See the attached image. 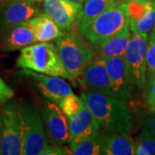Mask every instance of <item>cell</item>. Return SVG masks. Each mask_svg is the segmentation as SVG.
Wrapping results in <instances>:
<instances>
[{
  "mask_svg": "<svg viewBox=\"0 0 155 155\" xmlns=\"http://www.w3.org/2000/svg\"><path fill=\"white\" fill-rule=\"evenodd\" d=\"M81 97L104 134L110 132L128 134L130 131L132 117L125 101L94 91H86Z\"/></svg>",
  "mask_w": 155,
  "mask_h": 155,
  "instance_id": "obj_1",
  "label": "cell"
},
{
  "mask_svg": "<svg viewBox=\"0 0 155 155\" xmlns=\"http://www.w3.org/2000/svg\"><path fill=\"white\" fill-rule=\"evenodd\" d=\"M16 65L22 69L70 79L56 46L50 42L31 44L22 48Z\"/></svg>",
  "mask_w": 155,
  "mask_h": 155,
  "instance_id": "obj_2",
  "label": "cell"
},
{
  "mask_svg": "<svg viewBox=\"0 0 155 155\" xmlns=\"http://www.w3.org/2000/svg\"><path fill=\"white\" fill-rule=\"evenodd\" d=\"M55 44L71 80L77 78L94 60V49L79 35L64 32L56 39Z\"/></svg>",
  "mask_w": 155,
  "mask_h": 155,
  "instance_id": "obj_3",
  "label": "cell"
},
{
  "mask_svg": "<svg viewBox=\"0 0 155 155\" xmlns=\"http://www.w3.org/2000/svg\"><path fill=\"white\" fill-rule=\"evenodd\" d=\"M129 26L126 3H116L88 24L79 27V32L92 45L99 44Z\"/></svg>",
  "mask_w": 155,
  "mask_h": 155,
  "instance_id": "obj_4",
  "label": "cell"
},
{
  "mask_svg": "<svg viewBox=\"0 0 155 155\" xmlns=\"http://www.w3.org/2000/svg\"><path fill=\"white\" fill-rule=\"evenodd\" d=\"M22 129V154L40 155L47 145L46 134L37 110L29 103L19 108Z\"/></svg>",
  "mask_w": 155,
  "mask_h": 155,
  "instance_id": "obj_5",
  "label": "cell"
},
{
  "mask_svg": "<svg viewBox=\"0 0 155 155\" xmlns=\"http://www.w3.org/2000/svg\"><path fill=\"white\" fill-rule=\"evenodd\" d=\"M147 45V33H133L123 54L130 81L140 88L146 84Z\"/></svg>",
  "mask_w": 155,
  "mask_h": 155,
  "instance_id": "obj_6",
  "label": "cell"
},
{
  "mask_svg": "<svg viewBox=\"0 0 155 155\" xmlns=\"http://www.w3.org/2000/svg\"><path fill=\"white\" fill-rule=\"evenodd\" d=\"M3 123V143L1 154H22V129L19 109L16 103H8L1 113Z\"/></svg>",
  "mask_w": 155,
  "mask_h": 155,
  "instance_id": "obj_7",
  "label": "cell"
},
{
  "mask_svg": "<svg viewBox=\"0 0 155 155\" xmlns=\"http://www.w3.org/2000/svg\"><path fill=\"white\" fill-rule=\"evenodd\" d=\"M18 74L35 79V84L41 93L53 103L58 104L63 97L72 93L70 85L61 77L47 76L28 69H22Z\"/></svg>",
  "mask_w": 155,
  "mask_h": 155,
  "instance_id": "obj_8",
  "label": "cell"
},
{
  "mask_svg": "<svg viewBox=\"0 0 155 155\" xmlns=\"http://www.w3.org/2000/svg\"><path fill=\"white\" fill-rule=\"evenodd\" d=\"M84 88L114 97L110 80L106 68L105 59L92 61L77 78Z\"/></svg>",
  "mask_w": 155,
  "mask_h": 155,
  "instance_id": "obj_9",
  "label": "cell"
},
{
  "mask_svg": "<svg viewBox=\"0 0 155 155\" xmlns=\"http://www.w3.org/2000/svg\"><path fill=\"white\" fill-rule=\"evenodd\" d=\"M105 64L114 97L126 102L131 97V90L134 85L128 76L124 56L105 59Z\"/></svg>",
  "mask_w": 155,
  "mask_h": 155,
  "instance_id": "obj_10",
  "label": "cell"
},
{
  "mask_svg": "<svg viewBox=\"0 0 155 155\" xmlns=\"http://www.w3.org/2000/svg\"><path fill=\"white\" fill-rule=\"evenodd\" d=\"M41 114L50 138L60 146L70 142L67 116L60 107L53 102H45L41 109Z\"/></svg>",
  "mask_w": 155,
  "mask_h": 155,
  "instance_id": "obj_11",
  "label": "cell"
},
{
  "mask_svg": "<svg viewBox=\"0 0 155 155\" xmlns=\"http://www.w3.org/2000/svg\"><path fill=\"white\" fill-rule=\"evenodd\" d=\"M39 10L35 2L28 0H17L4 3L0 23L1 28L5 29L15 25L22 24L37 16Z\"/></svg>",
  "mask_w": 155,
  "mask_h": 155,
  "instance_id": "obj_12",
  "label": "cell"
},
{
  "mask_svg": "<svg viewBox=\"0 0 155 155\" xmlns=\"http://www.w3.org/2000/svg\"><path fill=\"white\" fill-rule=\"evenodd\" d=\"M82 5L68 0H44L45 12L63 31L71 30Z\"/></svg>",
  "mask_w": 155,
  "mask_h": 155,
  "instance_id": "obj_13",
  "label": "cell"
},
{
  "mask_svg": "<svg viewBox=\"0 0 155 155\" xmlns=\"http://www.w3.org/2000/svg\"><path fill=\"white\" fill-rule=\"evenodd\" d=\"M70 144L78 143L99 130V124L85 104L75 116L69 119Z\"/></svg>",
  "mask_w": 155,
  "mask_h": 155,
  "instance_id": "obj_14",
  "label": "cell"
},
{
  "mask_svg": "<svg viewBox=\"0 0 155 155\" xmlns=\"http://www.w3.org/2000/svg\"><path fill=\"white\" fill-rule=\"evenodd\" d=\"M24 23L32 31L36 41L40 42H47L52 40H56L64 33L52 17L46 12L38 14Z\"/></svg>",
  "mask_w": 155,
  "mask_h": 155,
  "instance_id": "obj_15",
  "label": "cell"
},
{
  "mask_svg": "<svg viewBox=\"0 0 155 155\" xmlns=\"http://www.w3.org/2000/svg\"><path fill=\"white\" fill-rule=\"evenodd\" d=\"M36 41L32 31L25 23H22L5 28L1 46L3 49L15 51L34 44Z\"/></svg>",
  "mask_w": 155,
  "mask_h": 155,
  "instance_id": "obj_16",
  "label": "cell"
},
{
  "mask_svg": "<svg viewBox=\"0 0 155 155\" xmlns=\"http://www.w3.org/2000/svg\"><path fill=\"white\" fill-rule=\"evenodd\" d=\"M130 37V28L127 26L103 42L94 45L96 50L97 51V58L108 59L123 55L127 49Z\"/></svg>",
  "mask_w": 155,
  "mask_h": 155,
  "instance_id": "obj_17",
  "label": "cell"
},
{
  "mask_svg": "<svg viewBox=\"0 0 155 155\" xmlns=\"http://www.w3.org/2000/svg\"><path fill=\"white\" fill-rule=\"evenodd\" d=\"M104 135L105 138V155L134 154V141L127 134L110 132Z\"/></svg>",
  "mask_w": 155,
  "mask_h": 155,
  "instance_id": "obj_18",
  "label": "cell"
},
{
  "mask_svg": "<svg viewBox=\"0 0 155 155\" xmlns=\"http://www.w3.org/2000/svg\"><path fill=\"white\" fill-rule=\"evenodd\" d=\"M116 3V0H85L76 17L75 25L79 28L88 24Z\"/></svg>",
  "mask_w": 155,
  "mask_h": 155,
  "instance_id": "obj_19",
  "label": "cell"
},
{
  "mask_svg": "<svg viewBox=\"0 0 155 155\" xmlns=\"http://www.w3.org/2000/svg\"><path fill=\"white\" fill-rule=\"evenodd\" d=\"M105 138L103 133L97 130L83 141L70 144V153L74 155L104 154Z\"/></svg>",
  "mask_w": 155,
  "mask_h": 155,
  "instance_id": "obj_20",
  "label": "cell"
},
{
  "mask_svg": "<svg viewBox=\"0 0 155 155\" xmlns=\"http://www.w3.org/2000/svg\"><path fill=\"white\" fill-rule=\"evenodd\" d=\"M134 154L155 155V136L145 127L134 141Z\"/></svg>",
  "mask_w": 155,
  "mask_h": 155,
  "instance_id": "obj_21",
  "label": "cell"
},
{
  "mask_svg": "<svg viewBox=\"0 0 155 155\" xmlns=\"http://www.w3.org/2000/svg\"><path fill=\"white\" fill-rule=\"evenodd\" d=\"M155 27V2L138 20L129 22V28L133 33H147Z\"/></svg>",
  "mask_w": 155,
  "mask_h": 155,
  "instance_id": "obj_22",
  "label": "cell"
},
{
  "mask_svg": "<svg viewBox=\"0 0 155 155\" xmlns=\"http://www.w3.org/2000/svg\"><path fill=\"white\" fill-rule=\"evenodd\" d=\"M84 104V102L82 97L79 98L73 93L66 96L58 103V106L64 113V115L68 117V119L75 116L81 110Z\"/></svg>",
  "mask_w": 155,
  "mask_h": 155,
  "instance_id": "obj_23",
  "label": "cell"
},
{
  "mask_svg": "<svg viewBox=\"0 0 155 155\" xmlns=\"http://www.w3.org/2000/svg\"><path fill=\"white\" fill-rule=\"evenodd\" d=\"M147 70L148 76L155 74V27L151 30L147 52Z\"/></svg>",
  "mask_w": 155,
  "mask_h": 155,
  "instance_id": "obj_24",
  "label": "cell"
},
{
  "mask_svg": "<svg viewBox=\"0 0 155 155\" xmlns=\"http://www.w3.org/2000/svg\"><path fill=\"white\" fill-rule=\"evenodd\" d=\"M146 99L149 112H155V74L148 76Z\"/></svg>",
  "mask_w": 155,
  "mask_h": 155,
  "instance_id": "obj_25",
  "label": "cell"
},
{
  "mask_svg": "<svg viewBox=\"0 0 155 155\" xmlns=\"http://www.w3.org/2000/svg\"><path fill=\"white\" fill-rule=\"evenodd\" d=\"M14 97V91L0 77V102H6Z\"/></svg>",
  "mask_w": 155,
  "mask_h": 155,
  "instance_id": "obj_26",
  "label": "cell"
},
{
  "mask_svg": "<svg viewBox=\"0 0 155 155\" xmlns=\"http://www.w3.org/2000/svg\"><path fill=\"white\" fill-rule=\"evenodd\" d=\"M70 152H68V150L65 148L46 145L43 149L41 150V152L40 153V155H67Z\"/></svg>",
  "mask_w": 155,
  "mask_h": 155,
  "instance_id": "obj_27",
  "label": "cell"
},
{
  "mask_svg": "<svg viewBox=\"0 0 155 155\" xmlns=\"http://www.w3.org/2000/svg\"><path fill=\"white\" fill-rule=\"evenodd\" d=\"M146 127L155 136V112H150L145 119Z\"/></svg>",
  "mask_w": 155,
  "mask_h": 155,
  "instance_id": "obj_28",
  "label": "cell"
},
{
  "mask_svg": "<svg viewBox=\"0 0 155 155\" xmlns=\"http://www.w3.org/2000/svg\"><path fill=\"white\" fill-rule=\"evenodd\" d=\"M2 143H3V123H2V119H1V116H0V154H1Z\"/></svg>",
  "mask_w": 155,
  "mask_h": 155,
  "instance_id": "obj_29",
  "label": "cell"
},
{
  "mask_svg": "<svg viewBox=\"0 0 155 155\" xmlns=\"http://www.w3.org/2000/svg\"><path fill=\"white\" fill-rule=\"evenodd\" d=\"M68 1H71V2H73V3H77V4H81L82 5L85 0H68Z\"/></svg>",
  "mask_w": 155,
  "mask_h": 155,
  "instance_id": "obj_30",
  "label": "cell"
},
{
  "mask_svg": "<svg viewBox=\"0 0 155 155\" xmlns=\"http://www.w3.org/2000/svg\"><path fill=\"white\" fill-rule=\"evenodd\" d=\"M129 1H134V0H116L117 3H121V2H129Z\"/></svg>",
  "mask_w": 155,
  "mask_h": 155,
  "instance_id": "obj_31",
  "label": "cell"
},
{
  "mask_svg": "<svg viewBox=\"0 0 155 155\" xmlns=\"http://www.w3.org/2000/svg\"><path fill=\"white\" fill-rule=\"evenodd\" d=\"M3 3H8V2H13V1H17V0H1Z\"/></svg>",
  "mask_w": 155,
  "mask_h": 155,
  "instance_id": "obj_32",
  "label": "cell"
},
{
  "mask_svg": "<svg viewBox=\"0 0 155 155\" xmlns=\"http://www.w3.org/2000/svg\"><path fill=\"white\" fill-rule=\"evenodd\" d=\"M28 1H32V2H41V1H44V0H28Z\"/></svg>",
  "mask_w": 155,
  "mask_h": 155,
  "instance_id": "obj_33",
  "label": "cell"
}]
</instances>
